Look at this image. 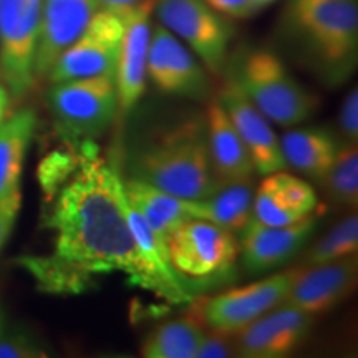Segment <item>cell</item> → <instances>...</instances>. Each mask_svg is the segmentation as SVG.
I'll use <instances>...</instances> for the list:
<instances>
[{"mask_svg":"<svg viewBox=\"0 0 358 358\" xmlns=\"http://www.w3.org/2000/svg\"><path fill=\"white\" fill-rule=\"evenodd\" d=\"M60 179L47 216L53 249L47 257L25 259L24 266L45 292L80 294L96 277L122 272L145 289V271L124 213V179L87 141L83 155L53 164Z\"/></svg>","mask_w":358,"mask_h":358,"instance_id":"1","label":"cell"},{"mask_svg":"<svg viewBox=\"0 0 358 358\" xmlns=\"http://www.w3.org/2000/svg\"><path fill=\"white\" fill-rule=\"evenodd\" d=\"M279 35L297 60L330 87L345 83L357 69L355 0H287Z\"/></svg>","mask_w":358,"mask_h":358,"instance_id":"2","label":"cell"},{"mask_svg":"<svg viewBox=\"0 0 358 358\" xmlns=\"http://www.w3.org/2000/svg\"><path fill=\"white\" fill-rule=\"evenodd\" d=\"M129 178L179 199L208 196L219 182L209 156L206 122L181 123L141 146L129 161Z\"/></svg>","mask_w":358,"mask_h":358,"instance_id":"3","label":"cell"},{"mask_svg":"<svg viewBox=\"0 0 358 358\" xmlns=\"http://www.w3.org/2000/svg\"><path fill=\"white\" fill-rule=\"evenodd\" d=\"M234 80L252 105L279 127L307 122L319 106L317 96L294 78L280 57L266 48L249 52Z\"/></svg>","mask_w":358,"mask_h":358,"instance_id":"4","label":"cell"},{"mask_svg":"<svg viewBox=\"0 0 358 358\" xmlns=\"http://www.w3.org/2000/svg\"><path fill=\"white\" fill-rule=\"evenodd\" d=\"M47 103L64 136L95 140L110 128L118 113L115 73L52 83Z\"/></svg>","mask_w":358,"mask_h":358,"instance_id":"5","label":"cell"},{"mask_svg":"<svg viewBox=\"0 0 358 358\" xmlns=\"http://www.w3.org/2000/svg\"><path fill=\"white\" fill-rule=\"evenodd\" d=\"M43 0H0V73L13 98L25 96L35 82Z\"/></svg>","mask_w":358,"mask_h":358,"instance_id":"6","label":"cell"},{"mask_svg":"<svg viewBox=\"0 0 358 358\" xmlns=\"http://www.w3.org/2000/svg\"><path fill=\"white\" fill-rule=\"evenodd\" d=\"M158 19L199 58L204 69L219 73L234 37L229 19L219 15L204 0H156Z\"/></svg>","mask_w":358,"mask_h":358,"instance_id":"7","label":"cell"},{"mask_svg":"<svg viewBox=\"0 0 358 358\" xmlns=\"http://www.w3.org/2000/svg\"><path fill=\"white\" fill-rule=\"evenodd\" d=\"M297 272V268H290L245 287L204 299L196 306V320L203 322L206 329L213 332L237 335L264 313L284 303Z\"/></svg>","mask_w":358,"mask_h":358,"instance_id":"8","label":"cell"},{"mask_svg":"<svg viewBox=\"0 0 358 358\" xmlns=\"http://www.w3.org/2000/svg\"><path fill=\"white\" fill-rule=\"evenodd\" d=\"M173 271L189 279L221 275L239 257V239L234 232L203 219H189L168 241Z\"/></svg>","mask_w":358,"mask_h":358,"instance_id":"9","label":"cell"},{"mask_svg":"<svg viewBox=\"0 0 358 358\" xmlns=\"http://www.w3.org/2000/svg\"><path fill=\"white\" fill-rule=\"evenodd\" d=\"M123 37V17L98 8L87 29L62 52L48 71L50 83L115 73Z\"/></svg>","mask_w":358,"mask_h":358,"instance_id":"10","label":"cell"},{"mask_svg":"<svg viewBox=\"0 0 358 358\" xmlns=\"http://www.w3.org/2000/svg\"><path fill=\"white\" fill-rule=\"evenodd\" d=\"M146 78L159 92L179 96L201 98L209 87L208 73L199 58L161 24L151 34Z\"/></svg>","mask_w":358,"mask_h":358,"instance_id":"11","label":"cell"},{"mask_svg":"<svg viewBox=\"0 0 358 358\" xmlns=\"http://www.w3.org/2000/svg\"><path fill=\"white\" fill-rule=\"evenodd\" d=\"M319 226L315 214L287 224V226H264L250 221L239 234V256L244 271L250 275L275 271L297 257Z\"/></svg>","mask_w":358,"mask_h":358,"instance_id":"12","label":"cell"},{"mask_svg":"<svg viewBox=\"0 0 358 358\" xmlns=\"http://www.w3.org/2000/svg\"><path fill=\"white\" fill-rule=\"evenodd\" d=\"M156 0H141L122 13L123 37L115 80L118 111L128 115L146 90V62L151 40V13Z\"/></svg>","mask_w":358,"mask_h":358,"instance_id":"13","label":"cell"},{"mask_svg":"<svg viewBox=\"0 0 358 358\" xmlns=\"http://www.w3.org/2000/svg\"><path fill=\"white\" fill-rule=\"evenodd\" d=\"M313 315L280 303L237 334V352L248 358H280L306 342Z\"/></svg>","mask_w":358,"mask_h":358,"instance_id":"14","label":"cell"},{"mask_svg":"<svg viewBox=\"0 0 358 358\" xmlns=\"http://www.w3.org/2000/svg\"><path fill=\"white\" fill-rule=\"evenodd\" d=\"M358 279L357 254L338 261L299 268L284 303L317 315L343 302L355 290Z\"/></svg>","mask_w":358,"mask_h":358,"instance_id":"15","label":"cell"},{"mask_svg":"<svg viewBox=\"0 0 358 358\" xmlns=\"http://www.w3.org/2000/svg\"><path fill=\"white\" fill-rule=\"evenodd\" d=\"M217 100L248 148L256 171L262 176L282 171L285 168V161L279 138L272 129L271 122L244 95L234 78L227 80Z\"/></svg>","mask_w":358,"mask_h":358,"instance_id":"16","label":"cell"},{"mask_svg":"<svg viewBox=\"0 0 358 358\" xmlns=\"http://www.w3.org/2000/svg\"><path fill=\"white\" fill-rule=\"evenodd\" d=\"M98 8V0H43L34 64L35 78H47L57 58L87 29Z\"/></svg>","mask_w":358,"mask_h":358,"instance_id":"17","label":"cell"},{"mask_svg":"<svg viewBox=\"0 0 358 358\" xmlns=\"http://www.w3.org/2000/svg\"><path fill=\"white\" fill-rule=\"evenodd\" d=\"M319 208L315 191L303 179L275 171L264 176L252 201V221L264 226H287Z\"/></svg>","mask_w":358,"mask_h":358,"instance_id":"18","label":"cell"},{"mask_svg":"<svg viewBox=\"0 0 358 358\" xmlns=\"http://www.w3.org/2000/svg\"><path fill=\"white\" fill-rule=\"evenodd\" d=\"M206 134L213 171L219 185L252 179L256 173L252 158L219 100L211 101L208 106Z\"/></svg>","mask_w":358,"mask_h":358,"instance_id":"19","label":"cell"},{"mask_svg":"<svg viewBox=\"0 0 358 358\" xmlns=\"http://www.w3.org/2000/svg\"><path fill=\"white\" fill-rule=\"evenodd\" d=\"M252 179L221 182L208 196L182 199L191 219H203L239 236L252 221Z\"/></svg>","mask_w":358,"mask_h":358,"instance_id":"20","label":"cell"},{"mask_svg":"<svg viewBox=\"0 0 358 358\" xmlns=\"http://www.w3.org/2000/svg\"><path fill=\"white\" fill-rule=\"evenodd\" d=\"M37 129V113L32 108L15 111L0 124V199L20 189L27 151Z\"/></svg>","mask_w":358,"mask_h":358,"instance_id":"21","label":"cell"},{"mask_svg":"<svg viewBox=\"0 0 358 358\" xmlns=\"http://www.w3.org/2000/svg\"><path fill=\"white\" fill-rule=\"evenodd\" d=\"M279 143L285 166L315 181L327 173L338 150L334 134L322 128L290 129L279 138Z\"/></svg>","mask_w":358,"mask_h":358,"instance_id":"22","label":"cell"},{"mask_svg":"<svg viewBox=\"0 0 358 358\" xmlns=\"http://www.w3.org/2000/svg\"><path fill=\"white\" fill-rule=\"evenodd\" d=\"M124 192H127L129 204L141 214L155 234L159 237L161 243L166 245L173 232L191 219L186 213L182 199L146 185L140 179H127Z\"/></svg>","mask_w":358,"mask_h":358,"instance_id":"23","label":"cell"},{"mask_svg":"<svg viewBox=\"0 0 358 358\" xmlns=\"http://www.w3.org/2000/svg\"><path fill=\"white\" fill-rule=\"evenodd\" d=\"M204 330L192 317L156 327L141 345L145 358H196Z\"/></svg>","mask_w":358,"mask_h":358,"instance_id":"24","label":"cell"},{"mask_svg":"<svg viewBox=\"0 0 358 358\" xmlns=\"http://www.w3.org/2000/svg\"><path fill=\"white\" fill-rule=\"evenodd\" d=\"M335 204L357 208L358 204V150L357 143L338 146L335 158L320 179Z\"/></svg>","mask_w":358,"mask_h":358,"instance_id":"25","label":"cell"},{"mask_svg":"<svg viewBox=\"0 0 358 358\" xmlns=\"http://www.w3.org/2000/svg\"><path fill=\"white\" fill-rule=\"evenodd\" d=\"M358 249V219L357 214L335 224L322 236L315 244H312L302 256V266L310 267L317 264L338 261V259L355 256Z\"/></svg>","mask_w":358,"mask_h":358,"instance_id":"26","label":"cell"},{"mask_svg":"<svg viewBox=\"0 0 358 358\" xmlns=\"http://www.w3.org/2000/svg\"><path fill=\"white\" fill-rule=\"evenodd\" d=\"M48 352L42 340L24 329H3L0 334V358H43Z\"/></svg>","mask_w":358,"mask_h":358,"instance_id":"27","label":"cell"},{"mask_svg":"<svg viewBox=\"0 0 358 358\" xmlns=\"http://www.w3.org/2000/svg\"><path fill=\"white\" fill-rule=\"evenodd\" d=\"M338 128L347 143H358V90L353 88L343 100L338 113Z\"/></svg>","mask_w":358,"mask_h":358,"instance_id":"28","label":"cell"},{"mask_svg":"<svg viewBox=\"0 0 358 358\" xmlns=\"http://www.w3.org/2000/svg\"><path fill=\"white\" fill-rule=\"evenodd\" d=\"M22 206L20 189L8 194L7 198L0 199V249L7 243L8 236L15 226L17 216H19Z\"/></svg>","mask_w":358,"mask_h":358,"instance_id":"29","label":"cell"},{"mask_svg":"<svg viewBox=\"0 0 358 358\" xmlns=\"http://www.w3.org/2000/svg\"><path fill=\"white\" fill-rule=\"evenodd\" d=\"M204 334L203 338H201L198 353H196V358H226L232 355V345L229 343L231 335L213 332Z\"/></svg>","mask_w":358,"mask_h":358,"instance_id":"30","label":"cell"},{"mask_svg":"<svg viewBox=\"0 0 358 358\" xmlns=\"http://www.w3.org/2000/svg\"><path fill=\"white\" fill-rule=\"evenodd\" d=\"M204 2L226 19L243 20L250 19L257 13L250 0H204Z\"/></svg>","mask_w":358,"mask_h":358,"instance_id":"31","label":"cell"},{"mask_svg":"<svg viewBox=\"0 0 358 358\" xmlns=\"http://www.w3.org/2000/svg\"><path fill=\"white\" fill-rule=\"evenodd\" d=\"M138 2H141V0H98V6H100V8H105V10L116 12L122 15L123 12L134 7Z\"/></svg>","mask_w":358,"mask_h":358,"instance_id":"32","label":"cell"},{"mask_svg":"<svg viewBox=\"0 0 358 358\" xmlns=\"http://www.w3.org/2000/svg\"><path fill=\"white\" fill-rule=\"evenodd\" d=\"M10 92L6 87V83H0V124L7 118L8 106H10Z\"/></svg>","mask_w":358,"mask_h":358,"instance_id":"33","label":"cell"},{"mask_svg":"<svg viewBox=\"0 0 358 358\" xmlns=\"http://www.w3.org/2000/svg\"><path fill=\"white\" fill-rule=\"evenodd\" d=\"M250 2H252L254 8H256V10L259 12V10H262V8L272 6V3H275L277 0H250Z\"/></svg>","mask_w":358,"mask_h":358,"instance_id":"34","label":"cell"},{"mask_svg":"<svg viewBox=\"0 0 358 358\" xmlns=\"http://www.w3.org/2000/svg\"><path fill=\"white\" fill-rule=\"evenodd\" d=\"M6 313H3V308L0 307V334H2V330L6 329Z\"/></svg>","mask_w":358,"mask_h":358,"instance_id":"35","label":"cell"}]
</instances>
